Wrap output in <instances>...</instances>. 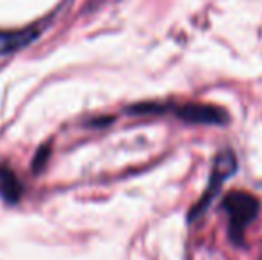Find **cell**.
Here are the masks:
<instances>
[{
    "label": "cell",
    "instance_id": "cell-1",
    "mask_svg": "<svg viewBox=\"0 0 262 260\" xmlns=\"http://www.w3.org/2000/svg\"><path fill=\"white\" fill-rule=\"evenodd\" d=\"M223 208L228 216V232L230 239L235 244H243L245 241V230L250 223H253L259 216L260 203L252 193L246 191H232L223 198Z\"/></svg>",
    "mask_w": 262,
    "mask_h": 260
},
{
    "label": "cell",
    "instance_id": "cell-2",
    "mask_svg": "<svg viewBox=\"0 0 262 260\" xmlns=\"http://www.w3.org/2000/svg\"><path fill=\"white\" fill-rule=\"evenodd\" d=\"M171 111L177 118L189 123H205V125H225L228 123V112L217 105L210 104H182V105H162V104H143L130 109V112H166Z\"/></svg>",
    "mask_w": 262,
    "mask_h": 260
},
{
    "label": "cell",
    "instance_id": "cell-3",
    "mask_svg": "<svg viewBox=\"0 0 262 260\" xmlns=\"http://www.w3.org/2000/svg\"><path fill=\"white\" fill-rule=\"evenodd\" d=\"M235 168H237V159H235V153L232 152L230 148L221 150V152L216 155V159H214L207 189H205L202 198L196 201V205H194V207L191 208V212H189L191 221H194V219H198L200 216H204V212L207 210L209 205L212 203L214 198H216V195L220 193L223 182L234 175Z\"/></svg>",
    "mask_w": 262,
    "mask_h": 260
},
{
    "label": "cell",
    "instance_id": "cell-4",
    "mask_svg": "<svg viewBox=\"0 0 262 260\" xmlns=\"http://www.w3.org/2000/svg\"><path fill=\"white\" fill-rule=\"evenodd\" d=\"M38 31L27 29V31H14V32H0V54H9L18 49H24L31 41H34Z\"/></svg>",
    "mask_w": 262,
    "mask_h": 260
},
{
    "label": "cell",
    "instance_id": "cell-5",
    "mask_svg": "<svg viewBox=\"0 0 262 260\" xmlns=\"http://www.w3.org/2000/svg\"><path fill=\"white\" fill-rule=\"evenodd\" d=\"M0 193L6 200L9 201H16L18 198L21 195V187H20V182L16 180L14 173L7 168L0 166Z\"/></svg>",
    "mask_w": 262,
    "mask_h": 260
}]
</instances>
